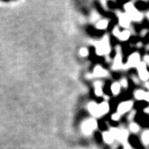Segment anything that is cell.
Returning <instances> with one entry per match:
<instances>
[{"instance_id": "obj_25", "label": "cell", "mask_w": 149, "mask_h": 149, "mask_svg": "<svg viewBox=\"0 0 149 149\" xmlns=\"http://www.w3.org/2000/svg\"><path fill=\"white\" fill-rule=\"evenodd\" d=\"M99 13H93V16H92V21H93V22H96V21L99 19Z\"/></svg>"}, {"instance_id": "obj_13", "label": "cell", "mask_w": 149, "mask_h": 149, "mask_svg": "<svg viewBox=\"0 0 149 149\" xmlns=\"http://www.w3.org/2000/svg\"><path fill=\"white\" fill-rule=\"evenodd\" d=\"M109 110H110V107H109L108 102H102L101 104H99V111H100L101 116L106 114V113L109 111Z\"/></svg>"}, {"instance_id": "obj_23", "label": "cell", "mask_w": 149, "mask_h": 149, "mask_svg": "<svg viewBox=\"0 0 149 149\" xmlns=\"http://www.w3.org/2000/svg\"><path fill=\"white\" fill-rule=\"evenodd\" d=\"M112 33H113V35H114L115 37H117V38H119V35H120V32H119V28H118L117 26H116V27H114V29H113Z\"/></svg>"}, {"instance_id": "obj_6", "label": "cell", "mask_w": 149, "mask_h": 149, "mask_svg": "<svg viewBox=\"0 0 149 149\" xmlns=\"http://www.w3.org/2000/svg\"><path fill=\"white\" fill-rule=\"evenodd\" d=\"M118 16H119L120 26H122L123 28H125V29L129 28L130 25V22H131L129 16H127V13H119V15H118Z\"/></svg>"}, {"instance_id": "obj_18", "label": "cell", "mask_w": 149, "mask_h": 149, "mask_svg": "<svg viewBox=\"0 0 149 149\" xmlns=\"http://www.w3.org/2000/svg\"><path fill=\"white\" fill-rule=\"evenodd\" d=\"M142 142L145 146H148L149 145V130H146L143 132L142 134V137H141Z\"/></svg>"}, {"instance_id": "obj_30", "label": "cell", "mask_w": 149, "mask_h": 149, "mask_svg": "<svg viewBox=\"0 0 149 149\" xmlns=\"http://www.w3.org/2000/svg\"><path fill=\"white\" fill-rule=\"evenodd\" d=\"M146 87L147 89H149V83H146Z\"/></svg>"}, {"instance_id": "obj_7", "label": "cell", "mask_w": 149, "mask_h": 149, "mask_svg": "<svg viewBox=\"0 0 149 149\" xmlns=\"http://www.w3.org/2000/svg\"><path fill=\"white\" fill-rule=\"evenodd\" d=\"M88 111L94 117H101L100 111H99V105L95 102H90L88 104Z\"/></svg>"}, {"instance_id": "obj_19", "label": "cell", "mask_w": 149, "mask_h": 149, "mask_svg": "<svg viewBox=\"0 0 149 149\" xmlns=\"http://www.w3.org/2000/svg\"><path fill=\"white\" fill-rule=\"evenodd\" d=\"M129 37H130V32L127 31V30H125V31L120 32V35H119V39L120 40H127L129 39Z\"/></svg>"}, {"instance_id": "obj_3", "label": "cell", "mask_w": 149, "mask_h": 149, "mask_svg": "<svg viewBox=\"0 0 149 149\" xmlns=\"http://www.w3.org/2000/svg\"><path fill=\"white\" fill-rule=\"evenodd\" d=\"M138 76L141 80L143 81H147L149 79V72L146 69V62H141L138 67Z\"/></svg>"}, {"instance_id": "obj_2", "label": "cell", "mask_w": 149, "mask_h": 149, "mask_svg": "<svg viewBox=\"0 0 149 149\" xmlns=\"http://www.w3.org/2000/svg\"><path fill=\"white\" fill-rule=\"evenodd\" d=\"M97 126H98V124H97L96 120L94 119H90L86 120V121L83 123L82 130H83L84 134L91 135L94 129H96Z\"/></svg>"}, {"instance_id": "obj_15", "label": "cell", "mask_w": 149, "mask_h": 149, "mask_svg": "<svg viewBox=\"0 0 149 149\" xmlns=\"http://www.w3.org/2000/svg\"><path fill=\"white\" fill-rule=\"evenodd\" d=\"M108 24H109L108 20H101L97 23L96 27H97V29H99V30H104V29L107 28Z\"/></svg>"}, {"instance_id": "obj_5", "label": "cell", "mask_w": 149, "mask_h": 149, "mask_svg": "<svg viewBox=\"0 0 149 149\" xmlns=\"http://www.w3.org/2000/svg\"><path fill=\"white\" fill-rule=\"evenodd\" d=\"M132 107H133V102H131V101L121 102L118 106V109H117L118 113L119 115H122V114H124V113L129 111Z\"/></svg>"}, {"instance_id": "obj_4", "label": "cell", "mask_w": 149, "mask_h": 149, "mask_svg": "<svg viewBox=\"0 0 149 149\" xmlns=\"http://www.w3.org/2000/svg\"><path fill=\"white\" fill-rule=\"evenodd\" d=\"M141 63L140 61V56L138 53H133L129 56V60H127V67H138V65Z\"/></svg>"}, {"instance_id": "obj_9", "label": "cell", "mask_w": 149, "mask_h": 149, "mask_svg": "<svg viewBox=\"0 0 149 149\" xmlns=\"http://www.w3.org/2000/svg\"><path fill=\"white\" fill-rule=\"evenodd\" d=\"M122 58H121V53L120 51H117L116 57L114 59V61H113V65H112V68L113 69H119L122 67Z\"/></svg>"}, {"instance_id": "obj_24", "label": "cell", "mask_w": 149, "mask_h": 149, "mask_svg": "<svg viewBox=\"0 0 149 149\" xmlns=\"http://www.w3.org/2000/svg\"><path fill=\"white\" fill-rule=\"evenodd\" d=\"M80 55L83 56V57H86L88 55V51H87V49L86 48H82L80 49Z\"/></svg>"}, {"instance_id": "obj_1", "label": "cell", "mask_w": 149, "mask_h": 149, "mask_svg": "<svg viewBox=\"0 0 149 149\" xmlns=\"http://www.w3.org/2000/svg\"><path fill=\"white\" fill-rule=\"evenodd\" d=\"M124 8L126 10V13L129 17L130 18L131 21H135V22H139L142 20V13H139L136 7L134 6L132 3H127L124 5Z\"/></svg>"}, {"instance_id": "obj_10", "label": "cell", "mask_w": 149, "mask_h": 149, "mask_svg": "<svg viewBox=\"0 0 149 149\" xmlns=\"http://www.w3.org/2000/svg\"><path fill=\"white\" fill-rule=\"evenodd\" d=\"M108 75V72L105 69H103L101 66H97L94 69L93 76L95 77H104Z\"/></svg>"}, {"instance_id": "obj_21", "label": "cell", "mask_w": 149, "mask_h": 149, "mask_svg": "<svg viewBox=\"0 0 149 149\" xmlns=\"http://www.w3.org/2000/svg\"><path fill=\"white\" fill-rule=\"evenodd\" d=\"M129 129H130V131L133 132V133H137V132H138V130H139V127H138V125L136 124V123H131V124L129 125Z\"/></svg>"}, {"instance_id": "obj_29", "label": "cell", "mask_w": 149, "mask_h": 149, "mask_svg": "<svg viewBox=\"0 0 149 149\" xmlns=\"http://www.w3.org/2000/svg\"><path fill=\"white\" fill-rule=\"evenodd\" d=\"M145 101H146V102H149V93H146V96H145Z\"/></svg>"}, {"instance_id": "obj_28", "label": "cell", "mask_w": 149, "mask_h": 149, "mask_svg": "<svg viewBox=\"0 0 149 149\" xmlns=\"http://www.w3.org/2000/svg\"><path fill=\"white\" fill-rule=\"evenodd\" d=\"M145 62H146V64H147V65L149 66V56L148 55L145 56Z\"/></svg>"}, {"instance_id": "obj_8", "label": "cell", "mask_w": 149, "mask_h": 149, "mask_svg": "<svg viewBox=\"0 0 149 149\" xmlns=\"http://www.w3.org/2000/svg\"><path fill=\"white\" fill-rule=\"evenodd\" d=\"M100 42H101V45H102V51H103L104 55L109 54L110 51H111V47H110L109 38H108L107 35H105V36L103 37V39Z\"/></svg>"}, {"instance_id": "obj_26", "label": "cell", "mask_w": 149, "mask_h": 149, "mask_svg": "<svg viewBox=\"0 0 149 149\" xmlns=\"http://www.w3.org/2000/svg\"><path fill=\"white\" fill-rule=\"evenodd\" d=\"M119 84H120V86H121V87H124V88H127V81L125 78L121 79V81H120Z\"/></svg>"}, {"instance_id": "obj_12", "label": "cell", "mask_w": 149, "mask_h": 149, "mask_svg": "<svg viewBox=\"0 0 149 149\" xmlns=\"http://www.w3.org/2000/svg\"><path fill=\"white\" fill-rule=\"evenodd\" d=\"M127 137H129V133L126 129H120L119 130V135L118 137V140H119L121 143H124L126 144L127 143Z\"/></svg>"}, {"instance_id": "obj_11", "label": "cell", "mask_w": 149, "mask_h": 149, "mask_svg": "<svg viewBox=\"0 0 149 149\" xmlns=\"http://www.w3.org/2000/svg\"><path fill=\"white\" fill-rule=\"evenodd\" d=\"M102 138L107 144H112L114 141L115 138L113 137V135L110 131H105L102 133Z\"/></svg>"}, {"instance_id": "obj_22", "label": "cell", "mask_w": 149, "mask_h": 149, "mask_svg": "<svg viewBox=\"0 0 149 149\" xmlns=\"http://www.w3.org/2000/svg\"><path fill=\"white\" fill-rule=\"evenodd\" d=\"M119 130L120 129H116V127H111L110 132L113 135V137H114L115 138H118L119 135Z\"/></svg>"}, {"instance_id": "obj_14", "label": "cell", "mask_w": 149, "mask_h": 149, "mask_svg": "<svg viewBox=\"0 0 149 149\" xmlns=\"http://www.w3.org/2000/svg\"><path fill=\"white\" fill-rule=\"evenodd\" d=\"M102 84L100 81H97L94 83V92H95V95L96 96H102Z\"/></svg>"}, {"instance_id": "obj_16", "label": "cell", "mask_w": 149, "mask_h": 149, "mask_svg": "<svg viewBox=\"0 0 149 149\" xmlns=\"http://www.w3.org/2000/svg\"><path fill=\"white\" fill-rule=\"evenodd\" d=\"M146 92L143 90H137L135 92V98L137 100H145V96H146Z\"/></svg>"}, {"instance_id": "obj_20", "label": "cell", "mask_w": 149, "mask_h": 149, "mask_svg": "<svg viewBox=\"0 0 149 149\" xmlns=\"http://www.w3.org/2000/svg\"><path fill=\"white\" fill-rule=\"evenodd\" d=\"M95 51H96V53H97L98 55H104L103 51H102V45H101V42H100V41L95 42Z\"/></svg>"}, {"instance_id": "obj_17", "label": "cell", "mask_w": 149, "mask_h": 149, "mask_svg": "<svg viewBox=\"0 0 149 149\" xmlns=\"http://www.w3.org/2000/svg\"><path fill=\"white\" fill-rule=\"evenodd\" d=\"M120 87H121V86H120L119 83H114V84H113L111 86V87L113 94H114V95L119 94V92H120Z\"/></svg>"}, {"instance_id": "obj_27", "label": "cell", "mask_w": 149, "mask_h": 149, "mask_svg": "<svg viewBox=\"0 0 149 149\" xmlns=\"http://www.w3.org/2000/svg\"><path fill=\"white\" fill-rule=\"evenodd\" d=\"M119 118H120V115L119 114L118 112H117V113H114V114L111 115V119H112L113 120H119Z\"/></svg>"}, {"instance_id": "obj_31", "label": "cell", "mask_w": 149, "mask_h": 149, "mask_svg": "<svg viewBox=\"0 0 149 149\" xmlns=\"http://www.w3.org/2000/svg\"><path fill=\"white\" fill-rule=\"evenodd\" d=\"M147 18L149 19V13H147Z\"/></svg>"}]
</instances>
